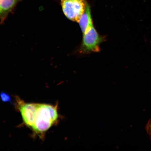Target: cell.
<instances>
[{
	"instance_id": "8",
	"label": "cell",
	"mask_w": 151,
	"mask_h": 151,
	"mask_svg": "<svg viewBox=\"0 0 151 151\" xmlns=\"http://www.w3.org/2000/svg\"></svg>"
},
{
	"instance_id": "3",
	"label": "cell",
	"mask_w": 151,
	"mask_h": 151,
	"mask_svg": "<svg viewBox=\"0 0 151 151\" xmlns=\"http://www.w3.org/2000/svg\"><path fill=\"white\" fill-rule=\"evenodd\" d=\"M104 38L98 33L97 30L92 27L87 32L83 34L80 47L82 53L88 54L100 51V45L104 40Z\"/></svg>"
},
{
	"instance_id": "7",
	"label": "cell",
	"mask_w": 151,
	"mask_h": 151,
	"mask_svg": "<svg viewBox=\"0 0 151 151\" xmlns=\"http://www.w3.org/2000/svg\"><path fill=\"white\" fill-rule=\"evenodd\" d=\"M0 97L2 101L4 102H10L12 103L10 96L8 94L4 92H1L0 94Z\"/></svg>"
},
{
	"instance_id": "5",
	"label": "cell",
	"mask_w": 151,
	"mask_h": 151,
	"mask_svg": "<svg viewBox=\"0 0 151 151\" xmlns=\"http://www.w3.org/2000/svg\"><path fill=\"white\" fill-rule=\"evenodd\" d=\"M78 23L83 35L87 32L93 27L90 7L87 3L85 12L81 17Z\"/></svg>"
},
{
	"instance_id": "1",
	"label": "cell",
	"mask_w": 151,
	"mask_h": 151,
	"mask_svg": "<svg viewBox=\"0 0 151 151\" xmlns=\"http://www.w3.org/2000/svg\"><path fill=\"white\" fill-rule=\"evenodd\" d=\"M58 118V105L37 104L35 122L32 129L37 134L42 137L56 123Z\"/></svg>"
},
{
	"instance_id": "4",
	"label": "cell",
	"mask_w": 151,
	"mask_h": 151,
	"mask_svg": "<svg viewBox=\"0 0 151 151\" xmlns=\"http://www.w3.org/2000/svg\"><path fill=\"white\" fill-rule=\"evenodd\" d=\"M16 99L17 107L20 111L24 123L32 128L35 122L37 104L26 103L17 96Z\"/></svg>"
},
{
	"instance_id": "2",
	"label": "cell",
	"mask_w": 151,
	"mask_h": 151,
	"mask_svg": "<svg viewBox=\"0 0 151 151\" xmlns=\"http://www.w3.org/2000/svg\"><path fill=\"white\" fill-rule=\"evenodd\" d=\"M62 11L68 19L78 22L85 12L86 2L84 0H61Z\"/></svg>"
},
{
	"instance_id": "6",
	"label": "cell",
	"mask_w": 151,
	"mask_h": 151,
	"mask_svg": "<svg viewBox=\"0 0 151 151\" xmlns=\"http://www.w3.org/2000/svg\"><path fill=\"white\" fill-rule=\"evenodd\" d=\"M19 0H0V22L4 21Z\"/></svg>"
}]
</instances>
